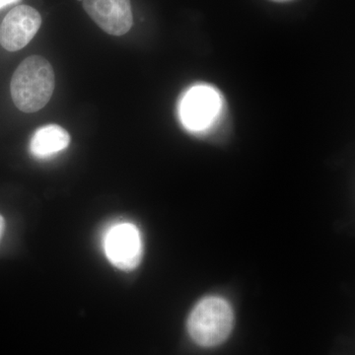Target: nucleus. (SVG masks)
<instances>
[{"mask_svg": "<svg viewBox=\"0 0 355 355\" xmlns=\"http://www.w3.org/2000/svg\"><path fill=\"white\" fill-rule=\"evenodd\" d=\"M53 67L41 55H32L21 62L11 80V97L24 113H35L50 102L55 90Z\"/></svg>", "mask_w": 355, "mask_h": 355, "instance_id": "f257e3e1", "label": "nucleus"}, {"mask_svg": "<svg viewBox=\"0 0 355 355\" xmlns=\"http://www.w3.org/2000/svg\"><path fill=\"white\" fill-rule=\"evenodd\" d=\"M234 324V314L227 301L217 296L202 299L191 311L188 331L200 347H212L227 340Z\"/></svg>", "mask_w": 355, "mask_h": 355, "instance_id": "f03ea898", "label": "nucleus"}, {"mask_svg": "<svg viewBox=\"0 0 355 355\" xmlns=\"http://www.w3.org/2000/svg\"><path fill=\"white\" fill-rule=\"evenodd\" d=\"M225 103L216 88L198 84L184 93L179 106L180 120L189 132L205 135L223 118Z\"/></svg>", "mask_w": 355, "mask_h": 355, "instance_id": "7ed1b4c3", "label": "nucleus"}, {"mask_svg": "<svg viewBox=\"0 0 355 355\" xmlns=\"http://www.w3.org/2000/svg\"><path fill=\"white\" fill-rule=\"evenodd\" d=\"M104 250L112 265L119 270L130 272L139 266L144 254L141 235L132 223L116 224L104 238Z\"/></svg>", "mask_w": 355, "mask_h": 355, "instance_id": "20e7f679", "label": "nucleus"}, {"mask_svg": "<svg viewBox=\"0 0 355 355\" xmlns=\"http://www.w3.org/2000/svg\"><path fill=\"white\" fill-rule=\"evenodd\" d=\"M42 25V17L31 6L14 7L0 25V44L8 51L24 48Z\"/></svg>", "mask_w": 355, "mask_h": 355, "instance_id": "39448f33", "label": "nucleus"}, {"mask_svg": "<svg viewBox=\"0 0 355 355\" xmlns=\"http://www.w3.org/2000/svg\"><path fill=\"white\" fill-rule=\"evenodd\" d=\"M83 8L96 24L112 36H123L132 27L130 0H83Z\"/></svg>", "mask_w": 355, "mask_h": 355, "instance_id": "423d86ee", "label": "nucleus"}, {"mask_svg": "<svg viewBox=\"0 0 355 355\" xmlns=\"http://www.w3.org/2000/svg\"><path fill=\"white\" fill-rule=\"evenodd\" d=\"M69 142V133L64 128L58 125H44L33 135L30 149L36 157H51L67 148Z\"/></svg>", "mask_w": 355, "mask_h": 355, "instance_id": "0eeeda50", "label": "nucleus"}, {"mask_svg": "<svg viewBox=\"0 0 355 355\" xmlns=\"http://www.w3.org/2000/svg\"><path fill=\"white\" fill-rule=\"evenodd\" d=\"M19 1L21 0H0V9L4 8L7 6H10V4L17 3Z\"/></svg>", "mask_w": 355, "mask_h": 355, "instance_id": "6e6552de", "label": "nucleus"}, {"mask_svg": "<svg viewBox=\"0 0 355 355\" xmlns=\"http://www.w3.org/2000/svg\"><path fill=\"white\" fill-rule=\"evenodd\" d=\"M4 226H6V222H4L3 217L0 216V240H1V236L3 234Z\"/></svg>", "mask_w": 355, "mask_h": 355, "instance_id": "1a4fd4ad", "label": "nucleus"}, {"mask_svg": "<svg viewBox=\"0 0 355 355\" xmlns=\"http://www.w3.org/2000/svg\"><path fill=\"white\" fill-rule=\"evenodd\" d=\"M277 1H286V0H277Z\"/></svg>", "mask_w": 355, "mask_h": 355, "instance_id": "9d476101", "label": "nucleus"}, {"mask_svg": "<svg viewBox=\"0 0 355 355\" xmlns=\"http://www.w3.org/2000/svg\"><path fill=\"white\" fill-rule=\"evenodd\" d=\"M78 1H81V0H78Z\"/></svg>", "mask_w": 355, "mask_h": 355, "instance_id": "9b49d317", "label": "nucleus"}]
</instances>
